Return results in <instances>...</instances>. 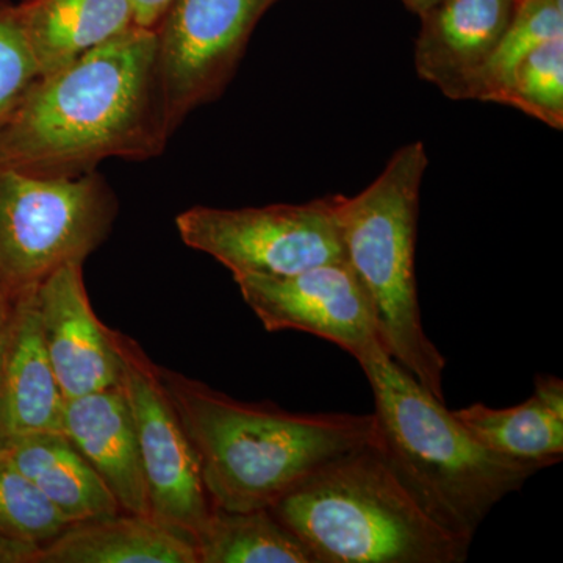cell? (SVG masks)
Wrapping results in <instances>:
<instances>
[{"label": "cell", "mask_w": 563, "mask_h": 563, "mask_svg": "<svg viewBox=\"0 0 563 563\" xmlns=\"http://www.w3.org/2000/svg\"><path fill=\"white\" fill-rule=\"evenodd\" d=\"M155 29L132 25L43 76L0 128V166L79 176L111 157L165 147Z\"/></svg>", "instance_id": "cell-1"}, {"label": "cell", "mask_w": 563, "mask_h": 563, "mask_svg": "<svg viewBox=\"0 0 563 563\" xmlns=\"http://www.w3.org/2000/svg\"><path fill=\"white\" fill-rule=\"evenodd\" d=\"M161 377L217 509H269L325 463L376 442L373 413H291L236 401L172 369Z\"/></svg>", "instance_id": "cell-2"}, {"label": "cell", "mask_w": 563, "mask_h": 563, "mask_svg": "<svg viewBox=\"0 0 563 563\" xmlns=\"http://www.w3.org/2000/svg\"><path fill=\"white\" fill-rule=\"evenodd\" d=\"M372 387L376 448L407 495L463 543L496 504L547 466L488 450L377 344L358 361Z\"/></svg>", "instance_id": "cell-3"}, {"label": "cell", "mask_w": 563, "mask_h": 563, "mask_svg": "<svg viewBox=\"0 0 563 563\" xmlns=\"http://www.w3.org/2000/svg\"><path fill=\"white\" fill-rule=\"evenodd\" d=\"M269 510L320 563H462L472 548L422 512L376 442L325 463Z\"/></svg>", "instance_id": "cell-4"}, {"label": "cell", "mask_w": 563, "mask_h": 563, "mask_svg": "<svg viewBox=\"0 0 563 563\" xmlns=\"http://www.w3.org/2000/svg\"><path fill=\"white\" fill-rule=\"evenodd\" d=\"M429 161L421 141L391 155L376 180L352 198L335 196L346 261L369 292L377 336L388 355L439 401L446 358L422 328L415 247L421 184Z\"/></svg>", "instance_id": "cell-5"}, {"label": "cell", "mask_w": 563, "mask_h": 563, "mask_svg": "<svg viewBox=\"0 0 563 563\" xmlns=\"http://www.w3.org/2000/svg\"><path fill=\"white\" fill-rule=\"evenodd\" d=\"M118 203L99 174L38 176L0 166V288L18 296L69 263H81L111 231Z\"/></svg>", "instance_id": "cell-6"}, {"label": "cell", "mask_w": 563, "mask_h": 563, "mask_svg": "<svg viewBox=\"0 0 563 563\" xmlns=\"http://www.w3.org/2000/svg\"><path fill=\"white\" fill-rule=\"evenodd\" d=\"M181 242L236 276H290L346 261L336 198L246 209L192 207L176 218Z\"/></svg>", "instance_id": "cell-7"}, {"label": "cell", "mask_w": 563, "mask_h": 563, "mask_svg": "<svg viewBox=\"0 0 563 563\" xmlns=\"http://www.w3.org/2000/svg\"><path fill=\"white\" fill-rule=\"evenodd\" d=\"M276 0H173L155 27L158 87L169 135L232 79L252 31Z\"/></svg>", "instance_id": "cell-8"}, {"label": "cell", "mask_w": 563, "mask_h": 563, "mask_svg": "<svg viewBox=\"0 0 563 563\" xmlns=\"http://www.w3.org/2000/svg\"><path fill=\"white\" fill-rule=\"evenodd\" d=\"M110 333L121 358L152 518L195 542L214 509L195 450L163 387L161 368L128 335Z\"/></svg>", "instance_id": "cell-9"}, {"label": "cell", "mask_w": 563, "mask_h": 563, "mask_svg": "<svg viewBox=\"0 0 563 563\" xmlns=\"http://www.w3.org/2000/svg\"><path fill=\"white\" fill-rule=\"evenodd\" d=\"M233 280L266 331L310 333L357 362L380 344L372 298L347 261L290 276L250 274Z\"/></svg>", "instance_id": "cell-10"}, {"label": "cell", "mask_w": 563, "mask_h": 563, "mask_svg": "<svg viewBox=\"0 0 563 563\" xmlns=\"http://www.w3.org/2000/svg\"><path fill=\"white\" fill-rule=\"evenodd\" d=\"M44 343L66 399L121 384L110 328L92 310L81 263H69L36 287Z\"/></svg>", "instance_id": "cell-11"}, {"label": "cell", "mask_w": 563, "mask_h": 563, "mask_svg": "<svg viewBox=\"0 0 563 563\" xmlns=\"http://www.w3.org/2000/svg\"><path fill=\"white\" fill-rule=\"evenodd\" d=\"M517 0H442L422 14L415 68L453 101H470L474 80L490 60Z\"/></svg>", "instance_id": "cell-12"}, {"label": "cell", "mask_w": 563, "mask_h": 563, "mask_svg": "<svg viewBox=\"0 0 563 563\" xmlns=\"http://www.w3.org/2000/svg\"><path fill=\"white\" fill-rule=\"evenodd\" d=\"M36 287L14 296L0 377V443L63 432L66 398L44 343Z\"/></svg>", "instance_id": "cell-13"}, {"label": "cell", "mask_w": 563, "mask_h": 563, "mask_svg": "<svg viewBox=\"0 0 563 563\" xmlns=\"http://www.w3.org/2000/svg\"><path fill=\"white\" fill-rule=\"evenodd\" d=\"M63 433L99 474L122 512L152 517L132 410L121 384L66 399Z\"/></svg>", "instance_id": "cell-14"}, {"label": "cell", "mask_w": 563, "mask_h": 563, "mask_svg": "<svg viewBox=\"0 0 563 563\" xmlns=\"http://www.w3.org/2000/svg\"><path fill=\"white\" fill-rule=\"evenodd\" d=\"M35 563H199L190 537L155 518L117 514L66 526L43 543Z\"/></svg>", "instance_id": "cell-15"}, {"label": "cell", "mask_w": 563, "mask_h": 563, "mask_svg": "<svg viewBox=\"0 0 563 563\" xmlns=\"http://www.w3.org/2000/svg\"><path fill=\"white\" fill-rule=\"evenodd\" d=\"M0 454L46 496L68 525L122 512L109 487L63 432L0 443Z\"/></svg>", "instance_id": "cell-16"}, {"label": "cell", "mask_w": 563, "mask_h": 563, "mask_svg": "<svg viewBox=\"0 0 563 563\" xmlns=\"http://www.w3.org/2000/svg\"><path fill=\"white\" fill-rule=\"evenodd\" d=\"M454 417L488 450L550 468L563 455V383L537 376L531 398L507 409L483 402L453 410Z\"/></svg>", "instance_id": "cell-17"}, {"label": "cell", "mask_w": 563, "mask_h": 563, "mask_svg": "<svg viewBox=\"0 0 563 563\" xmlns=\"http://www.w3.org/2000/svg\"><path fill=\"white\" fill-rule=\"evenodd\" d=\"M18 5L41 77L135 25L131 0H24Z\"/></svg>", "instance_id": "cell-18"}, {"label": "cell", "mask_w": 563, "mask_h": 563, "mask_svg": "<svg viewBox=\"0 0 563 563\" xmlns=\"http://www.w3.org/2000/svg\"><path fill=\"white\" fill-rule=\"evenodd\" d=\"M195 544L199 563H320L269 509L228 512L214 507Z\"/></svg>", "instance_id": "cell-19"}, {"label": "cell", "mask_w": 563, "mask_h": 563, "mask_svg": "<svg viewBox=\"0 0 563 563\" xmlns=\"http://www.w3.org/2000/svg\"><path fill=\"white\" fill-rule=\"evenodd\" d=\"M563 35V0H517L490 60L474 80L470 101L503 103L518 65L540 44Z\"/></svg>", "instance_id": "cell-20"}, {"label": "cell", "mask_w": 563, "mask_h": 563, "mask_svg": "<svg viewBox=\"0 0 563 563\" xmlns=\"http://www.w3.org/2000/svg\"><path fill=\"white\" fill-rule=\"evenodd\" d=\"M503 106L514 107L562 131L563 35L540 44L518 65Z\"/></svg>", "instance_id": "cell-21"}, {"label": "cell", "mask_w": 563, "mask_h": 563, "mask_svg": "<svg viewBox=\"0 0 563 563\" xmlns=\"http://www.w3.org/2000/svg\"><path fill=\"white\" fill-rule=\"evenodd\" d=\"M66 526L46 496L0 454V533L41 547Z\"/></svg>", "instance_id": "cell-22"}, {"label": "cell", "mask_w": 563, "mask_h": 563, "mask_svg": "<svg viewBox=\"0 0 563 563\" xmlns=\"http://www.w3.org/2000/svg\"><path fill=\"white\" fill-rule=\"evenodd\" d=\"M40 79L20 5L0 0V128Z\"/></svg>", "instance_id": "cell-23"}, {"label": "cell", "mask_w": 563, "mask_h": 563, "mask_svg": "<svg viewBox=\"0 0 563 563\" xmlns=\"http://www.w3.org/2000/svg\"><path fill=\"white\" fill-rule=\"evenodd\" d=\"M38 550L40 544L0 533V562L35 563Z\"/></svg>", "instance_id": "cell-24"}, {"label": "cell", "mask_w": 563, "mask_h": 563, "mask_svg": "<svg viewBox=\"0 0 563 563\" xmlns=\"http://www.w3.org/2000/svg\"><path fill=\"white\" fill-rule=\"evenodd\" d=\"M173 0H131L135 25L155 29Z\"/></svg>", "instance_id": "cell-25"}, {"label": "cell", "mask_w": 563, "mask_h": 563, "mask_svg": "<svg viewBox=\"0 0 563 563\" xmlns=\"http://www.w3.org/2000/svg\"><path fill=\"white\" fill-rule=\"evenodd\" d=\"M13 302V296L0 288V377H2L3 355H5L7 339H9Z\"/></svg>", "instance_id": "cell-26"}, {"label": "cell", "mask_w": 563, "mask_h": 563, "mask_svg": "<svg viewBox=\"0 0 563 563\" xmlns=\"http://www.w3.org/2000/svg\"><path fill=\"white\" fill-rule=\"evenodd\" d=\"M439 2H442V0H402L404 5L413 11L415 14H418V16L428 13Z\"/></svg>", "instance_id": "cell-27"}]
</instances>
